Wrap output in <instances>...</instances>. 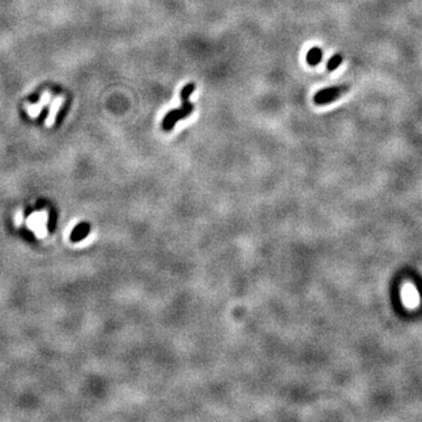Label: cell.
<instances>
[{
  "label": "cell",
  "mask_w": 422,
  "mask_h": 422,
  "mask_svg": "<svg viewBox=\"0 0 422 422\" xmlns=\"http://www.w3.org/2000/svg\"><path fill=\"white\" fill-rule=\"evenodd\" d=\"M341 62H343V55H341L340 53L335 54L327 61V65H326L327 71H329V72L336 71L337 68L341 65Z\"/></svg>",
  "instance_id": "5"
},
{
  "label": "cell",
  "mask_w": 422,
  "mask_h": 422,
  "mask_svg": "<svg viewBox=\"0 0 422 422\" xmlns=\"http://www.w3.org/2000/svg\"><path fill=\"white\" fill-rule=\"evenodd\" d=\"M61 102H62V99H61V98L56 99L55 101H54V106H53V108H52V110H51V116H50V119H48V122H47L48 126H51L52 122H53V120H54V115H55V112H58V109H59V106H60V103H61Z\"/></svg>",
  "instance_id": "6"
},
{
  "label": "cell",
  "mask_w": 422,
  "mask_h": 422,
  "mask_svg": "<svg viewBox=\"0 0 422 422\" xmlns=\"http://www.w3.org/2000/svg\"><path fill=\"white\" fill-rule=\"evenodd\" d=\"M195 91V83L189 82L181 91V102L182 107L177 109L168 112L162 120V129L164 131H171L180 120L187 119L194 110V104L190 102V95Z\"/></svg>",
  "instance_id": "1"
},
{
  "label": "cell",
  "mask_w": 422,
  "mask_h": 422,
  "mask_svg": "<svg viewBox=\"0 0 422 422\" xmlns=\"http://www.w3.org/2000/svg\"><path fill=\"white\" fill-rule=\"evenodd\" d=\"M348 90L349 86H346V84L324 88V90L317 92L315 98H313V101H315L316 104H319V106H325V104L336 101L337 99H339L340 96H343L346 93Z\"/></svg>",
  "instance_id": "2"
},
{
  "label": "cell",
  "mask_w": 422,
  "mask_h": 422,
  "mask_svg": "<svg viewBox=\"0 0 422 422\" xmlns=\"http://www.w3.org/2000/svg\"><path fill=\"white\" fill-rule=\"evenodd\" d=\"M401 298H403V303L406 307L408 308H415L419 306L420 304V296L417 292L416 287L413 284L407 283L403 286L401 290Z\"/></svg>",
  "instance_id": "3"
},
{
  "label": "cell",
  "mask_w": 422,
  "mask_h": 422,
  "mask_svg": "<svg viewBox=\"0 0 422 422\" xmlns=\"http://www.w3.org/2000/svg\"><path fill=\"white\" fill-rule=\"evenodd\" d=\"M323 60V51L319 47H312L306 54V62L309 66H317Z\"/></svg>",
  "instance_id": "4"
}]
</instances>
